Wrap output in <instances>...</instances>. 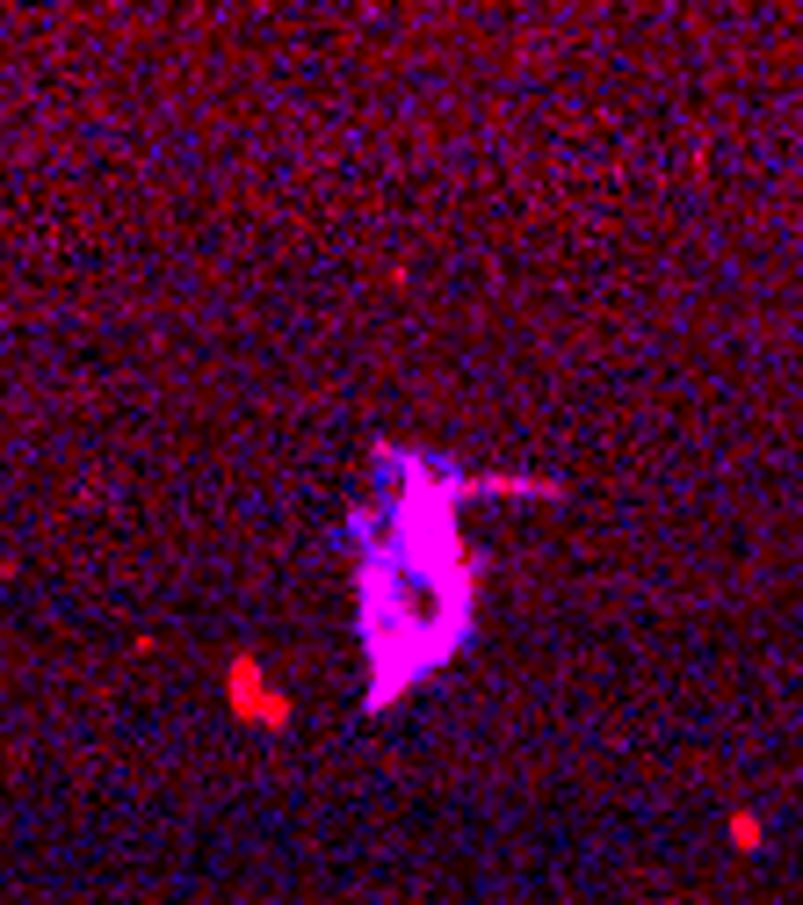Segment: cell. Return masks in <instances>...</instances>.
<instances>
[{
	"mask_svg": "<svg viewBox=\"0 0 803 905\" xmlns=\"http://www.w3.org/2000/svg\"><path fill=\"white\" fill-rule=\"evenodd\" d=\"M225 696H232V717H246V724H290V696H275L254 659L225 667Z\"/></svg>",
	"mask_w": 803,
	"mask_h": 905,
	"instance_id": "obj_1",
	"label": "cell"
}]
</instances>
